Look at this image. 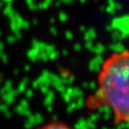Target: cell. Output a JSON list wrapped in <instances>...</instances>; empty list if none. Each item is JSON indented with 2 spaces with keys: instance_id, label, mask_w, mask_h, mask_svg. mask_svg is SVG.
<instances>
[{
  "instance_id": "obj_1",
  "label": "cell",
  "mask_w": 129,
  "mask_h": 129,
  "mask_svg": "<svg viewBox=\"0 0 129 129\" xmlns=\"http://www.w3.org/2000/svg\"><path fill=\"white\" fill-rule=\"evenodd\" d=\"M93 101L109 108L117 123L129 122V50L114 53L104 61Z\"/></svg>"
},
{
  "instance_id": "obj_2",
  "label": "cell",
  "mask_w": 129,
  "mask_h": 129,
  "mask_svg": "<svg viewBox=\"0 0 129 129\" xmlns=\"http://www.w3.org/2000/svg\"><path fill=\"white\" fill-rule=\"evenodd\" d=\"M33 129H75L74 127L70 126L64 122L59 120H53L42 124L41 125L35 127Z\"/></svg>"
}]
</instances>
